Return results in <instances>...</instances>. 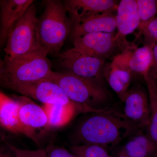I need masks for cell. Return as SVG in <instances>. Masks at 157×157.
<instances>
[{"label":"cell","instance_id":"obj_1","mask_svg":"<svg viewBox=\"0 0 157 157\" xmlns=\"http://www.w3.org/2000/svg\"><path fill=\"white\" fill-rule=\"evenodd\" d=\"M82 123L77 132L83 144H94L104 148L116 146L134 135L138 128L116 110L101 109Z\"/></svg>","mask_w":157,"mask_h":157},{"label":"cell","instance_id":"obj_2","mask_svg":"<svg viewBox=\"0 0 157 157\" xmlns=\"http://www.w3.org/2000/svg\"><path fill=\"white\" fill-rule=\"evenodd\" d=\"M48 80L58 85L82 111L95 112L103 109L102 107L110 97L104 82L96 78L82 77L65 71H52Z\"/></svg>","mask_w":157,"mask_h":157},{"label":"cell","instance_id":"obj_3","mask_svg":"<svg viewBox=\"0 0 157 157\" xmlns=\"http://www.w3.org/2000/svg\"><path fill=\"white\" fill-rule=\"evenodd\" d=\"M44 3V11L38 18L39 39L48 55L57 56L71 33V23L63 2L47 0Z\"/></svg>","mask_w":157,"mask_h":157},{"label":"cell","instance_id":"obj_4","mask_svg":"<svg viewBox=\"0 0 157 157\" xmlns=\"http://www.w3.org/2000/svg\"><path fill=\"white\" fill-rule=\"evenodd\" d=\"M45 49L34 51L6 62L0 86L48 80L52 72L51 62Z\"/></svg>","mask_w":157,"mask_h":157},{"label":"cell","instance_id":"obj_5","mask_svg":"<svg viewBox=\"0 0 157 157\" xmlns=\"http://www.w3.org/2000/svg\"><path fill=\"white\" fill-rule=\"evenodd\" d=\"M38 22L36 6L33 2L9 34L5 48V63L31 52L45 49L39 39Z\"/></svg>","mask_w":157,"mask_h":157},{"label":"cell","instance_id":"obj_6","mask_svg":"<svg viewBox=\"0 0 157 157\" xmlns=\"http://www.w3.org/2000/svg\"><path fill=\"white\" fill-rule=\"evenodd\" d=\"M57 56L63 71L82 77L96 78L104 82V60L86 55L73 48L59 54Z\"/></svg>","mask_w":157,"mask_h":157},{"label":"cell","instance_id":"obj_7","mask_svg":"<svg viewBox=\"0 0 157 157\" xmlns=\"http://www.w3.org/2000/svg\"><path fill=\"white\" fill-rule=\"evenodd\" d=\"M2 87L12 90L24 97L36 100L44 105L67 104L73 102L58 85L47 79L27 83L5 84Z\"/></svg>","mask_w":157,"mask_h":157},{"label":"cell","instance_id":"obj_8","mask_svg":"<svg viewBox=\"0 0 157 157\" xmlns=\"http://www.w3.org/2000/svg\"><path fill=\"white\" fill-rule=\"evenodd\" d=\"M73 49L86 55L104 59L119 48L116 34L97 33L86 34L73 40Z\"/></svg>","mask_w":157,"mask_h":157},{"label":"cell","instance_id":"obj_9","mask_svg":"<svg viewBox=\"0 0 157 157\" xmlns=\"http://www.w3.org/2000/svg\"><path fill=\"white\" fill-rule=\"evenodd\" d=\"M124 116L139 129L147 128L150 109L146 90L139 85L129 90L123 101Z\"/></svg>","mask_w":157,"mask_h":157},{"label":"cell","instance_id":"obj_10","mask_svg":"<svg viewBox=\"0 0 157 157\" xmlns=\"http://www.w3.org/2000/svg\"><path fill=\"white\" fill-rule=\"evenodd\" d=\"M73 23L70 35L73 41L92 33H113L117 29L116 16L113 13L97 14Z\"/></svg>","mask_w":157,"mask_h":157},{"label":"cell","instance_id":"obj_11","mask_svg":"<svg viewBox=\"0 0 157 157\" xmlns=\"http://www.w3.org/2000/svg\"><path fill=\"white\" fill-rule=\"evenodd\" d=\"M73 21L83 19L117 10V2L113 0H67L63 2Z\"/></svg>","mask_w":157,"mask_h":157},{"label":"cell","instance_id":"obj_12","mask_svg":"<svg viewBox=\"0 0 157 157\" xmlns=\"http://www.w3.org/2000/svg\"><path fill=\"white\" fill-rule=\"evenodd\" d=\"M108 69L104 68L103 73L111 89L123 102L129 91L132 78V72L123 56L115 57Z\"/></svg>","mask_w":157,"mask_h":157},{"label":"cell","instance_id":"obj_13","mask_svg":"<svg viewBox=\"0 0 157 157\" xmlns=\"http://www.w3.org/2000/svg\"><path fill=\"white\" fill-rule=\"evenodd\" d=\"M18 118L25 135L34 141H36V130L47 127V118L43 107L33 102L26 101L25 98L20 102ZM48 128V127H47Z\"/></svg>","mask_w":157,"mask_h":157},{"label":"cell","instance_id":"obj_14","mask_svg":"<svg viewBox=\"0 0 157 157\" xmlns=\"http://www.w3.org/2000/svg\"><path fill=\"white\" fill-rule=\"evenodd\" d=\"M34 2L33 0L1 1L0 48L7 42L14 25Z\"/></svg>","mask_w":157,"mask_h":157},{"label":"cell","instance_id":"obj_15","mask_svg":"<svg viewBox=\"0 0 157 157\" xmlns=\"http://www.w3.org/2000/svg\"><path fill=\"white\" fill-rule=\"evenodd\" d=\"M116 16L117 29L116 34L119 46L124 44L125 38L138 28L140 17L136 0H121L118 4Z\"/></svg>","mask_w":157,"mask_h":157},{"label":"cell","instance_id":"obj_16","mask_svg":"<svg viewBox=\"0 0 157 157\" xmlns=\"http://www.w3.org/2000/svg\"><path fill=\"white\" fill-rule=\"evenodd\" d=\"M18 108L17 101L0 91V127L12 133L25 135L18 120Z\"/></svg>","mask_w":157,"mask_h":157},{"label":"cell","instance_id":"obj_17","mask_svg":"<svg viewBox=\"0 0 157 157\" xmlns=\"http://www.w3.org/2000/svg\"><path fill=\"white\" fill-rule=\"evenodd\" d=\"M156 151V144L148 135L137 133L130 138L119 153L128 157H154Z\"/></svg>","mask_w":157,"mask_h":157},{"label":"cell","instance_id":"obj_18","mask_svg":"<svg viewBox=\"0 0 157 157\" xmlns=\"http://www.w3.org/2000/svg\"><path fill=\"white\" fill-rule=\"evenodd\" d=\"M47 118L48 128H58L71 121L78 108L73 102L70 104H45L43 106Z\"/></svg>","mask_w":157,"mask_h":157},{"label":"cell","instance_id":"obj_19","mask_svg":"<svg viewBox=\"0 0 157 157\" xmlns=\"http://www.w3.org/2000/svg\"><path fill=\"white\" fill-rule=\"evenodd\" d=\"M122 55L132 73L140 74L144 78L148 76L149 69L153 60L152 48L144 45L136 48L130 54L127 53Z\"/></svg>","mask_w":157,"mask_h":157},{"label":"cell","instance_id":"obj_20","mask_svg":"<svg viewBox=\"0 0 157 157\" xmlns=\"http://www.w3.org/2000/svg\"><path fill=\"white\" fill-rule=\"evenodd\" d=\"M148 92L150 116L148 129V137L157 144V86L156 79L148 76L144 78Z\"/></svg>","mask_w":157,"mask_h":157},{"label":"cell","instance_id":"obj_21","mask_svg":"<svg viewBox=\"0 0 157 157\" xmlns=\"http://www.w3.org/2000/svg\"><path fill=\"white\" fill-rule=\"evenodd\" d=\"M70 149L76 157H111L106 148L97 144H82Z\"/></svg>","mask_w":157,"mask_h":157},{"label":"cell","instance_id":"obj_22","mask_svg":"<svg viewBox=\"0 0 157 157\" xmlns=\"http://www.w3.org/2000/svg\"><path fill=\"white\" fill-rule=\"evenodd\" d=\"M136 2L140 17L139 25L146 23L156 17V0H137Z\"/></svg>","mask_w":157,"mask_h":157},{"label":"cell","instance_id":"obj_23","mask_svg":"<svg viewBox=\"0 0 157 157\" xmlns=\"http://www.w3.org/2000/svg\"><path fill=\"white\" fill-rule=\"evenodd\" d=\"M139 33L144 37V45L152 48L157 42V18L155 17L150 21L139 25Z\"/></svg>","mask_w":157,"mask_h":157},{"label":"cell","instance_id":"obj_24","mask_svg":"<svg viewBox=\"0 0 157 157\" xmlns=\"http://www.w3.org/2000/svg\"><path fill=\"white\" fill-rule=\"evenodd\" d=\"M7 144L14 153L16 157H48L46 150L39 149L37 150L22 149L14 146L6 140Z\"/></svg>","mask_w":157,"mask_h":157},{"label":"cell","instance_id":"obj_25","mask_svg":"<svg viewBox=\"0 0 157 157\" xmlns=\"http://www.w3.org/2000/svg\"><path fill=\"white\" fill-rule=\"evenodd\" d=\"M48 157H76L65 149L51 147L46 150Z\"/></svg>","mask_w":157,"mask_h":157},{"label":"cell","instance_id":"obj_26","mask_svg":"<svg viewBox=\"0 0 157 157\" xmlns=\"http://www.w3.org/2000/svg\"><path fill=\"white\" fill-rule=\"evenodd\" d=\"M0 157H16L4 139H0Z\"/></svg>","mask_w":157,"mask_h":157},{"label":"cell","instance_id":"obj_27","mask_svg":"<svg viewBox=\"0 0 157 157\" xmlns=\"http://www.w3.org/2000/svg\"><path fill=\"white\" fill-rule=\"evenodd\" d=\"M5 65H6V63H5V61L3 60L2 59L1 54H0V82L2 80Z\"/></svg>","mask_w":157,"mask_h":157},{"label":"cell","instance_id":"obj_28","mask_svg":"<svg viewBox=\"0 0 157 157\" xmlns=\"http://www.w3.org/2000/svg\"><path fill=\"white\" fill-rule=\"evenodd\" d=\"M1 127H0V139H3L4 138V136L3 135V133L2 132V130H1Z\"/></svg>","mask_w":157,"mask_h":157},{"label":"cell","instance_id":"obj_29","mask_svg":"<svg viewBox=\"0 0 157 157\" xmlns=\"http://www.w3.org/2000/svg\"><path fill=\"white\" fill-rule=\"evenodd\" d=\"M116 157H128L124 155L121 154L119 153L118 154L117 156Z\"/></svg>","mask_w":157,"mask_h":157},{"label":"cell","instance_id":"obj_30","mask_svg":"<svg viewBox=\"0 0 157 157\" xmlns=\"http://www.w3.org/2000/svg\"><path fill=\"white\" fill-rule=\"evenodd\" d=\"M1 1H0V7H1Z\"/></svg>","mask_w":157,"mask_h":157}]
</instances>
